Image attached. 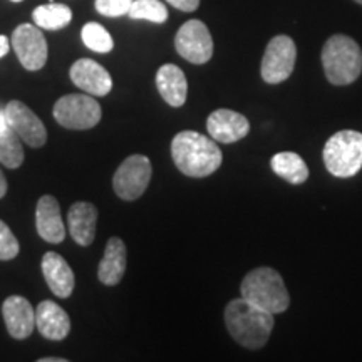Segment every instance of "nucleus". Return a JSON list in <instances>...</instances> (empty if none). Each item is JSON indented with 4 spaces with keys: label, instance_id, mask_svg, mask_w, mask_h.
<instances>
[{
    "label": "nucleus",
    "instance_id": "f03ea898",
    "mask_svg": "<svg viewBox=\"0 0 362 362\" xmlns=\"http://www.w3.org/2000/svg\"><path fill=\"white\" fill-rule=\"evenodd\" d=\"M225 325L240 346L257 351L269 342L274 329V314L243 297L233 298L225 309Z\"/></svg>",
    "mask_w": 362,
    "mask_h": 362
},
{
    "label": "nucleus",
    "instance_id": "6ab92c4d",
    "mask_svg": "<svg viewBox=\"0 0 362 362\" xmlns=\"http://www.w3.org/2000/svg\"><path fill=\"white\" fill-rule=\"evenodd\" d=\"M126 265H128V255H126V245L121 238L112 237L107 242L104 250L103 260L99 262L98 277L104 285H117L123 280Z\"/></svg>",
    "mask_w": 362,
    "mask_h": 362
},
{
    "label": "nucleus",
    "instance_id": "9d476101",
    "mask_svg": "<svg viewBox=\"0 0 362 362\" xmlns=\"http://www.w3.org/2000/svg\"><path fill=\"white\" fill-rule=\"evenodd\" d=\"M12 49L27 71L42 69L47 62V40L37 25L21 24L12 33Z\"/></svg>",
    "mask_w": 362,
    "mask_h": 362
},
{
    "label": "nucleus",
    "instance_id": "2eb2a0df",
    "mask_svg": "<svg viewBox=\"0 0 362 362\" xmlns=\"http://www.w3.org/2000/svg\"><path fill=\"white\" fill-rule=\"evenodd\" d=\"M37 233L49 243H61L66 238V226L62 221L61 206L52 194H44L35 208Z\"/></svg>",
    "mask_w": 362,
    "mask_h": 362
},
{
    "label": "nucleus",
    "instance_id": "412c9836",
    "mask_svg": "<svg viewBox=\"0 0 362 362\" xmlns=\"http://www.w3.org/2000/svg\"><path fill=\"white\" fill-rule=\"evenodd\" d=\"M0 163L11 170H17L24 163L22 139L8 126L4 111H0Z\"/></svg>",
    "mask_w": 362,
    "mask_h": 362
},
{
    "label": "nucleus",
    "instance_id": "c756f323",
    "mask_svg": "<svg viewBox=\"0 0 362 362\" xmlns=\"http://www.w3.org/2000/svg\"><path fill=\"white\" fill-rule=\"evenodd\" d=\"M6 193H7V180L6 176H4L2 170H0V198L6 197Z\"/></svg>",
    "mask_w": 362,
    "mask_h": 362
},
{
    "label": "nucleus",
    "instance_id": "f257e3e1",
    "mask_svg": "<svg viewBox=\"0 0 362 362\" xmlns=\"http://www.w3.org/2000/svg\"><path fill=\"white\" fill-rule=\"evenodd\" d=\"M171 156L181 173L205 178L220 168L223 156L215 139L197 131H181L171 141Z\"/></svg>",
    "mask_w": 362,
    "mask_h": 362
},
{
    "label": "nucleus",
    "instance_id": "f8f14e48",
    "mask_svg": "<svg viewBox=\"0 0 362 362\" xmlns=\"http://www.w3.org/2000/svg\"><path fill=\"white\" fill-rule=\"evenodd\" d=\"M71 81L90 96L103 98L111 93L112 79L110 72L93 59H79L71 66Z\"/></svg>",
    "mask_w": 362,
    "mask_h": 362
},
{
    "label": "nucleus",
    "instance_id": "473e14b6",
    "mask_svg": "<svg viewBox=\"0 0 362 362\" xmlns=\"http://www.w3.org/2000/svg\"><path fill=\"white\" fill-rule=\"evenodd\" d=\"M356 2H357V4H361V6H362V0H356Z\"/></svg>",
    "mask_w": 362,
    "mask_h": 362
},
{
    "label": "nucleus",
    "instance_id": "cd10ccee",
    "mask_svg": "<svg viewBox=\"0 0 362 362\" xmlns=\"http://www.w3.org/2000/svg\"><path fill=\"white\" fill-rule=\"evenodd\" d=\"M166 2L183 12H194L200 6V0H166Z\"/></svg>",
    "mask_w": 362,
    "mask_h": 362
},
{
    "label": "nucleus",
    "instance_id": "a878e982",
    "mask_svg": "<svg viewBox=\"0 0 362 362\" xmlns=\"http://www.w3.org/2000/svg\"><path fill=\"white\" fill-rule=\"evenodd\" d=\"M19 242L12 230L0 220V260H12L19 255Z\"/></svg>",
    "mask_w": 362,
    "mask_h": 362
},
{
    "label": "nucleus",
    "instance_id": "a211bd4d",
    "mask_svg": "<svg viewBox=\"0 0 362 362\" xmlns=\"http://www.w3.org/2000/svg\"><path fill=\"white\" fill-rule=\"evenodd\" d=\"M98 221V208L93 203L78 202L69 208L67 214V226L71 237L81 247H89L94 242Z\"/></svg>",
    "mask_w": 362,
    "mask_h": 362
},
{
    "label": "nucleus",
    "instance_id": "1a4fd4ad",
    "mask_svg": "<svg viewBox=\"0 0 362 362\" xmlns=\"http://www.w3.org/2000/svg\"><path fill=\"white\" fill-rule=\"evenodd\" d=\"M175 47L192 64H206L214 56V39L202 21L192 19L180 27L175 37Z\"/></svg>",
    "mask_w": 362,
    "mask_h": 362
},
{
    "label": "nucleus",
    "instance_id": "7c9ffc66",
    "mask_svg": "<svg viewBox=\"0 0 362 362\" xmlns=\"http://www.w3.org/2000/svg\"><path fill=\"white\" fill-rule=\"evenodd\" d=\"M39 362H67V359H64V357H44Z\"/></svg>",
    "mask_w": 362,
    "mask_h": 362
},
{
    "label": "nucleus",
    "instance_id": "bb28decb",
    "mask_svg": "<svg viewBox=\"0 0 362 362\" xmlns=\"http://www.w3.org/2000/svg\"><path fill=\"white\" fill-rule=\"evenodd\" d=\"M133 0H96L94 6L101 16L106 17H121L128 16Z\"/></svg>",
    "mask_w": 362,
    "mask_h": 362
},
{
    "label": "nucleus",
    "instance_id": "c85d7f7f",
    "mask_svg": "<svg viewBox=\"0 0 362 362\" xmlns=\"http://www.w3.org/2000/svg\"><path fill=\"white\" fill-rule=\"evenodd\" d=\"M8 51H11V40H8L7 35L0 34V59L7 56Z\"/></svg>",
    "mask_w": 362,
    "mask_h": 362
},
{
    "label": "nucleus",
    "instance_id": "f3484780",
    "mask_svg": "<svg viewBox=\"0 0 362 362\" xmlns=\"http://www.w3.org/2000/svg\"><path fill=\"white\" fill-rule=\"evenodd\" d=\"M42 274L54 296L67 298L74 291V272H72L64 257H61L59 253L47 252L42 257Z\"/></svg>",
    "mask_w": 362,
    "mask_h": 362
},
{
    "label": "nucleus",
    "instance_id": "5701e85b",
    "mask_svg": "<svg viewBox=\"0 0 362 362\" xmlns=\"http://www.w3.org/2000/svg\"><path fill=\"white\" fill-rule=\"evenodd\" d=\"M33 19L39 29L61 30L71 24L72 12L64 4L49 2L47 6H39L33 12Z\"/></svg>",
    "mask_w": 362,
    "mask_h": 362
},
{
    "label": "nucleus",
    "instance_id": "2f4dec72",
    "mask_svg": "<svg viewBox=\"0 0 362 362\" xmlns=\"http://www.w3.org/2000/svg\"><path fill=\"white\" fill-rule=\"evenodd\" d=\"M12 2H16V4H19V2H22V0H12Z\"/></svg>",
    "mask_w": 362,
    "mask_h": 362
},
{
    "label": "nucleus",
    "instance_id": "9b49d317",
    "mask_svg": "<svg viewBox=\"0 0 362 362\" xmlns=\"http://www.w3.org/2000/svg\"><path fill=\"white\" fill-rule=\"evenodd\" d=\"M6 119L17 136L30 148H40L47 141V131L39 116L22 101L13 99L4 110Z\"/></svg>",
    "mask_w": 362,
    "mask_h": 362
},
{
    "label": "nucleus",
    "instance_id": "39448f33",
    "mask_svg": "<svg viewBox=\"0 0 362 362\" xmlns=\"http://www.w3.org/2000/svg\"><path fill=\"white\" fill-rule=\"evenodd\" d=\"M324 163L330 175L351 178L362 168V133L352 129L330 136L324 146Z\"/></svg>",
    "mask_w": 362,
    "mask_h": 362
},
{
    "label": "nucleus",
    "instance_id": "393cba45",
    "mask_svg": "<svg viewBox=\"0 0 362 362\" xmlns=\"http://www.w3.org/2000/svg\"><path fill=\"white\" fill-rule=\"evenodd\" d=\"M81 37H83L86 47L94 52L107 54L112 51V47H115V40H112L111 34L107 33L101 24H98V22H89V24H86L83 27V30H81Z\"/></svg>",
    "mask_w": 362,
    "mask_h": 362
},
{
    "label": "nucleus",
    "instance_id": "4be33fe9",
    "mask_svg": "<svg viewBox=\"0 0 362 362\" xmlns=\"http://www.w3.org/2000/svg\"><path fill=\"white\" fill-rule=\"evenodd\" d=\"M270 165L275 175H279L280 178H284L292 185H302L309 178V168H307L305 161L297 153H277V155L272 158Z\"/></svg>",
    "mask_w": 362,
    "mask_h": 362
},
{
    "label": "nucleus",
    "instance_id": "6e6552de",
    "mask_svg": "<svg viewBox=\"0 0 362 362\" xmlns=\"http://www.w3.org/2000/svg\"><path fill=\"white\" fill-rule=\"evenodd\" d=\"M151 180V161L143 155H131L121 163L112 178V188L121 200H138Z\"/></svg>",
    "mask_w": 362,
    "mask_h": 362
},
{
    "label": "nucleus",
    "instance_id": "20e7f679",
    "mask_svg": "<svg viewBox=\"0 0 362 362\" xmlns=\"http://www.w3.org/2000/svg\"><path fill=\"white\" fill-rule=\"evenodd\" d=\"M322 66L330 84H352L362 72V51L359 44L349 35H332L322 49Z\"/></svg>",
    "mask_w": 362,
    "mask_h": 362
},
{
    "label": "nucleus",
    "instance_id": "0eeeda50",
    "mask_svg": "<svg viewBox=\"0 0 362 362\" xmlns=\"http://www.w3.org/2000/svg\"><path fill=\"white\" fill-rule=\"evenodd\" d=\"M297 47L288 35H275L267 44L262 59V78L267 84H280L291 78L296 67Z\"/></svg>",
    "mask_w": 362,
    "mask_h": 362
},
{
    "label": "nucleus",
    "instance_id": "b1692460",
    "mask_svg": "<svg viewBox=\"0 0 362 362\" xmlns=\"http://www.w3.org/2000/svg\"><path fill=\"white\" fill-rule=\"evenodd\" d=\"M128 16L136 21H149L155 22V24H163L168 19V8L160 0H133Z\"/></svg>",
    "mask_w": 362,
    "mask_h": 362
},
{
    "label": "nucleus",
    "instance_id": "423d86ee",
    "mask_svg": "<svg viewBox=\"0 0 362 362\" xmlns=\"http://www.w3.org/2000/svg\"><path fill=\"white\" fill-rule=\"evenodd\" d=\"M98 101L86 94H66L54 106V117L67 129H90L101 121Z\"/></svg>",
    "mask_w": 362,
    "mask_h": 362
},
{
    "label": "nucleus",
    "instance_id": "ddd939ff",
    "mask_svg": "<svg viewBox=\"0 0 362 362\" xmlns=\"http://www.w3.org/2000/svg\"><path fill=\"white\" fill-rule=\"evenodd\" d=\"M206 129L211 139L218 143H237L250 131V123L245 116L230 110L214 111L206 119Z\"/></svg>",
    "mask_w": 362,
    "mask_h": 362
},
{
    "label": "nucleus",
    "instance_id": "4468645a",
    "mask_svg": "<svg viewBox=\"0 0 362 362\" xmlns=\"http://www.w3.org/2000/svg\"><path fill=\"white\" fill-rule=\"evenodd\" d=\"M2 315L8 334L17 341L27 339L35 330V310L24 297H7L2 305Z\"/></svg>",
    "mask_w": 362,
    "mask_h": 362
},
{
    "label": "nucleus",
    "instance_id": "aec40b11",
    "mask_svg": "<svg viewBox=\"0 0 362 362\" xmlns=\"http://www.w3.org/2000/svg\"><path fill=\"white\" fill-rule=\"evenodd\" d=\"M156 86L161 98L170 106L180 107L187 101L188 83L185 78V72L175 64L161 66L156 72Z\"/></svg>",
    "mask_w": 362,
    "mask_h": 362
},
{
    "label": "nucleus",
    "instance_id": "7ed1b4c3",
    "mask_svg": "<svg viewBox=\"0 0 362 362\" xmlns=\"http://www.w3.org/2000/svg\"><path fill=\"white\" fill-rule=\"evenodd\" d=\"M240 292L245 300L252 302L270 314H282L291 305V296L277 270L260 267L248 272L240 285Z\"/></svg>",
    "mask_w": 362,
    "mask_h": 362
},
{
    "label": "nucleus",
    "instance_id": "dca6fc26",
    "mask_svg": "<svg viewBox=\"0 0 362 362\" xmlns=\"http://www.w3.org/2000/svg\"><path fill=\"white\" fill-rule=\"evenodd\" d=\"M35 329L49 341H64L71 330L69 315L56 302L44 300L35 310Z\"/></svg>",
    "mask_w": 362,
    "mask_h": 362
}]
</instances>
